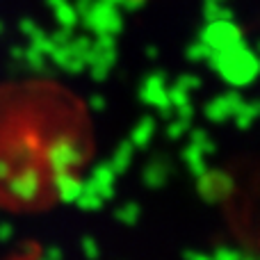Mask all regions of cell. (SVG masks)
Returning <instances> with one entry per match:
<instances>
[{
	"instance_id": "1",
	"label": "cell",
	"mask_w": 260,
	"mask_h": 260,
	"mask_svg": "<svg viewBox=\"0 0 260 260\" xmlns=\"http://www.w3.org/2000/svg\"><path fill=\"white\" fill-rule=\"evenodd\" d=\"M229 85L233 87H247L253 82L258 73V59L253 50L244 41L235 46H229L224 50H212L210 57L206 59Z\"/></svg>"
},
{
	"instance_id": "2",
	"label": "cell",
	"mask_w": 260,
	"mask_h": 260,
	"mask_svg": "<svg viewBox=\"0 0 260 260\" xmlns=\"http://www.w3.org/2000/svg\"><path fill=\"white\" fill-rule=\"evenodd\" d=\"M82 21H85L87 30L96 32V35H119L123 27L121 9L105 0H94L89 12L82 14Z\"/></svg>"
},
{
	"instance_id": "3",
	"label": "cell",
	"mask_w": 260,
	"mask_h": 260,
	"mask_svg": "<svg viewBox=\"0 0 260 260\" xmlns=\"http://www.w3.org/2000/svg\"><path fill=\"white\" fill-rule=\"evenodd\" d=\"M82 151L76 142L71 139H57L53 146L46 151V160H48L53 174H59V171H71L73 167H78L82 162Z\"/></svg>"
},
{
	"instance_id": "4",
	"label": "cell",
	"mask_w": 260,
	"mask_h": 260,
	"mask_svg": "<svg viewBox=\"0 0 260 260\" xmlns=\"http://www.w3.org/2000/svg\"><path fill=\"white\" fill-rule=\"evenodd\" d=\"M201 39L210 46V50H224L244 41L242 32L235 27L233 21H208L206 30L201 32Z\"/></svg>"
},
{
	"instance_id": "5",
	"label": "cell",
	"mask_w": 260,
	"mask_h": 260,
	"mask_svg": "<svg viewBox=\"0 0 260 260\" xmlns=\"http://www.w3.org/2000/svg\"><path fill=\"white\" fill-rule=\"evenodd\" d=\"M167 82L162 73H151V76L144 80L142 89H139V96H142L144 103L153 105L162 112V117L169 119L171 117V105H169V96H167Z\"/></svg>"
},
{
	"instance_id": "6",
	"label": "cell",
	"mask_w": 260,
	"mask_h": 260,
	"mask_svg": "<svg viewBox=\"0 0 260 260\" xmlns=\"http://www.w3.org/2000/svg\"><path fill=\"white\" fill-rule=\"evenodd\" d=\"M233 178L221 171H210L208 169L206 174L199 176V192L201 197L206 199L208 203H217L221 199H226L231 192H233Z\"/></svg>"
},
{
	"instance_id": "7",
	"label": "cell",
	"mask_w": 260,
	"mask_h": 260,
	"mask_svg": "<svg viewBox=\"0 0 260 260\" xmlns=\"http://www.w3.org/2000/svg\"><path fill=\"white\" fill-rule=\"evenodd\" d=\"M242 101L244 99L238 94V91H231V94L217 96L215 101H210V103L206 105V117L210 119V121H215V123L229 121V119H233L235 110L240 108V103H242Z\"/></svg>"
},
{
	"instance_id": "8",
	"label": "cell",
	"mask_w": 260,
	"mask_h": 260,
	"mask_svg": "<svg viewBox=\"0 0 260 260\" xmlns=\"http://www.w3.org/2000/svg\"><path fill=\"white\" fill-rule=\"evenodd\" d=\"M9 194H12L16 201L21 203H30L35 201V197L39 194V176H37V171H23V174L14 176L12 180H9Z\"/></svg>"
},
{
	"instance_id": "9",
	"label": "cell",
	"mask_w": 260,
	"mask_h": 260,
	"mask_svg": "<svg viewBox=\"0 0 260 260\" xmlns=\"http://www.w3.org/2000/svg\"><path fill=\"white\" fill-rule=\"evenodd\" d=\"M114 180H117L114 169L110 167V162H103V165H99L94 171H91V178L85 180V183L89 185V187H94L103 201H108V199H114V194H117Z\"/></svg>"
},
{
	"instance_id": "10",
	"label": "cell",
	"mask_w": 260,
	"mask_h": 260,
	"mask_svg": "<svg viewBox=\"0 0 260 260\" xmlns=\"http://www.w3.org/2000/svg\"><path fill=\"white\" fill-rule=\"evenodd\" d=\"M53 183H55V189H57V197L62 199L64 203H76V199L80 197V192H82V180L76 178L71 171L53 174Z\"/></svg>"
},
{
	"instance_id": "11",
	"label": "cell",
	"mask_w": 260,
	"mask_h": 260,
	"mask_svg": "<svg viewBox=\"0 0 260 260\" xmlns=\"http://www.w3.org/2000/svg\"><path fill=\"white\" fill-rule=\"evenodd\" d=\"M171 174V165L167 160H153L151 165L144 169V183L148 185V187L157 189L162 187V185L167 183V178H169Z\"/></svg>"
},
{
	"instance_id": "12",
	"label": "cell",
	"mask_w": 260,
	"mask_h": 260,
	"mask_svg": "<svg viewBox=\"0 0 260 260\" xmlns=\"http://www.w3.org/2000/svg\"><path fill=\"white\" fill-rule=\"evenodd\" d=\"M133 157H135V144L130 142V139H126V142L119 144V148L114 151L112 160H110V167L114 169V174H123V171L128 169L130 165H133Z\"/></svg>"
},
{
	"instance_id": "13",
	"label": "cell",
	"mask_w": 260,
	"mask_h": 260,
	"mask_svg": "<svg viewBox=\"0 0 260 260\" xmlns=\"http://www.w3.org/2000/svg\"><path fill=\"white\" fill-rule=\"evenodd\" d=\"M153 133H155V119L144 117L142 121L133 128V133H130V142L135 144V148H144L151 144Z\"/></svg>"
},
{
	"instance_id": "14",
	"label": "cell",
	"mask_w": 260,
	"mask_h": 260,
	"mask_svg": "<svg viewBox=\"0 0 260 260\" xmlns=\"http://www.w3.org/2000/svg\"><path fill=\"white\" fill-rule=\"evenodd\" d=\"M183 160L187 162V167H189V171H192L194 176H201V174H206L208 171V162H206V153L201 151V148H197L194 144H189L187 148L183 151Z\"/></svg>"
},
{
	"instance_id": "15",
	"label": "cell",
	"mask_w": 260,
	"mask_h": 260,
	"mask_svg": "<svg viewBox=\"0 0 260 260\" xmlns=\"http://www.w3.org/2000/svg\"><path fill=\"white\" fill-rule=\"evenodd\" d=\"M50 9L55 12V18H57V23L62 27L73 30V27L78 25V12H76V7H73L69 0H59V3H55Z\"/></svg>"
},
{
	"instance_id": "16",
	"label": "cell",
	"mask_w": 260,
	"mask_h": 260,
	"mask_svg": "<svg viewBox=\"0 0 260 260\" xmlns=\"http://www.w3.org/2000/svg\"><path fill=\"white\" fill-rule=\"evenodd\" d=\"M76 203H78V208H82V210H101L105 201L99 197V192H96L94 187H89V185L82 180V192H80V197L76 199Z\"/></svg>"
},
{
	"instance_id": "17",
	"label": "cell",
	"mask_w": 260,
	"mask_h": 260,
	"mask_svg": "<svg viewBox=\"0 0 260 260\" xmlns=\"http://www.w3.org/2000/svg\"><path fill=\"white\" fill-rule=\"evenodd\" d=\"M203 14L208 21H233V12L224 3H215V0H206Z\"/></svg>"
},
{
	"instance_id": "18",
	"label": "cell",
	"mask_w": 260,
	"mask_h": 260,
	"mask_svg": "<svg viewBox=\"0 0 260 260\" xmlns=\"http://www.w3.org/2000/svg\"><path fill=\"white\" fill-rule=\"evenodd\" d=\"M256 112H258L256 103H247V101H242V103H240V108L235 110V114H233V119H235V123H238V128L247 130L249 126H251L253 119H256Z\"/></svg>"
},
{
	"instance_id": "19",
	"label": "cell",
	"mask_w": 260,
	"mask_h": 260,
	"mask_svg": "<svg viewBox=\"0 0 260 260\" xmlns=\"http://www.w3.org/2000/svg\"><path fill=\"white\" fill-rule=\"evenodd\" d=\"M114 215H117V219L121 221V224L135 226L139 221V206L135 201H128V203H123V206H119Z\"/></svg>"
},
{
	"instance_id": "20",
	"label": "cell",
	"mask_w": 260,
	"mask_h": 260,
	"mask_svg": "<svg viewBox=\"0 0 260 260\" xmlns=\"http://www.w3.org/2000/svg\"><path fill=\"white\" fill-rule=\"evenodd\" d=\"M189 144H194L197 148H201L206 155H212V153H215V142H212L210 135L201 128H197V130L189 133Z\"/></svg>"
},
{
	"instance_id": "21",
	"label": "cell",
	"mask_w": 260,
	"mask_h": 260,
	"mask_svg": "<svg viewBox=\"0 0 260 260\" xmlns=\"http://www.w3.org/2000/svg\"><path fill=\"white\" fill-rule=\"evenodd\" d=\"M23 62H25L32 71H44L46 69V55L41 53L39 48L30 46V48H25V53H23Z\"/></svg>"
},
{
	"instance_id": "22",
	"label": "cell",
	"mask_w": 260,
	"mask_h": 260,
	"mask_svg": "<svg viewBox=\"0 0 260 260\" xmlns=\"http://www.w3.org/2000/svg\"><path fill=\"white\" fill-rule=\"evenodd\" d=\"M167 96H169V105L174 110L176 108H183V105H187V103H192V101H189V91L183 89V87H178V85L169 87V89H167Z\"/></svg>"
},
{
	"instance_id": "23",
	"label": "cell",
	"mask_w": 260,
	"mask_h": 260,
	"mask_svg": "<svg viewBox=\"0 0 260 260\" xmlns=\"http://www.w3.org/2000/svg\"><path fill=\"white\" fill-rule=\"evenodd\" d=\"M210 46L206 44L203 39H199L197 44H192L187 48V59H192V62H206L208 57H210Z\"/></svg>"
},
{
	"instance_id": "24",
	"label": "cell",
	"mask_w": 260,
	"mask_h": 260,
	"mask_svg": "<svg viewBox=\"0 0 260 260\" xmlns=\"http://www.w3.org/2000/svg\"><path fill=\"white\" fill-rule=\"evenodd\" d=\"M187 130H189V121H185V119H176L174 123L167 126V137L169 139H180Z\"/></svg>"
},
{
	"instance_id": "25",
	"label": "cell",
	"mask_w": 260,
	"mask_h": 260,
	"mask_svg": "<svg viewBox=\"0 0 260 260\" xmlns=\"http://www.w3.org/2000/svg\"><path fill=\"white\" fill-rule=\"evenodd\" d=\"M82 253H85L89 260H96L101 256V249H99V244H96L94 238H85V240H82Z\"/></svg>"
},
{
	"instance_id": "26",
	"label": "cell",
	"mask_w": 260,
	"mask_h": 260,
	"mask_svg": "<svg viewBox=\"0 0 260 260\" xmlns=\"http://www.w3.org/2000/svg\"><path fill=\"white\" fill-rule=\"evenodd\" d=\"M176 85L183 87V89H187V91H192V89H197V87L201 85V80H199V76H194V73H185V76L178 78Z\"/></svg>"
},
{
	"instance_id": "27",
	"label": "cell",
	"mask_w": 260,
	"mask_h": 260,
	"mask_svg": "<svg viewBox=\"0 0 260 260\" xmlns=\"http://www.w3.org/2000/svg\"><path fill=\"white\" fill-rule=\"evenodd\" d=\"M215 258H217V260H240V258H242V253H240L238 249L219 247V249L215 251Z\"/></svg>"
},
{
	"instance_id": "28",
	"label": "cell",
	"mask_w": 260,
	"mask_h": 260,
	"mask_svg": "<svg viewBox=\"0 0 260 260\" xmlns=\"http://www.w3.org/2000/svg\"><path fill=\"white\" fill-rule=\"evenodd\" d=\"M12 238H14V226L0 224V242H12Z\"/></svg>"
},
{
	"instance_id": "29",
	"label": "cell",
	"mask_w": 260,
	"mask_h": 260,
	"mask_svg": "<svg viewBox=\"0 0 260 260\" xmlns=\"http://www.w3.org/2000/svg\"><path fill=\"white\" fill-rule=\"evenodd\" d=\"M91 5H94V0H76V12H78V16H82V14H87L91 9Z\"/></svg>"
},
{
	"instance_id": "30",
	"label": "cell",
	"mask_w": 260,
	"mask_h": 260,
	"mask_svg": "<svg viewBox=\"0 0 260 260\" xmlns=\"http://www.w3.org/2000/svg\"><path fill=\"white\" fill-rule=\"evenodd\" d=\"M18 27H21V32H23V35H27V37H30V35H32V32H35V30H37L35 21H30V18H23V21H21V23H18Z\"/></svg>"
},
{
	"instance_id": "31",
	"label": "cell",
	"mask_w": 260,
	"mask_h": 260,
	"mask_svg": "<svg viewBox=\"0 0 260 260\" xmlns=\"http://www.w3.org/2000/svg\"><path fill=\"white\" fill-rule=\"evenodd\" d=\"M62 256H64V251L59 247H50V249H46V251H44V258L46 260H59Z\"/></svg>"
},
{
	"instance_id": "32",
	"label": "cell",
	"mask_w": 260,
	"mask_h": 260,
	"mask_svg": "<svg viewBox=\"0 0 260 260\" xmlns=\"http://www.w3.org/2000/svg\"><path fill=\"white\" fill-rule=\"evenodd\" d=\"M89 108L96 110V112H103V110H105V99H103V96H91Z\"/></svg>"
},
{
	"instance_id": "33",
	"label": "cell",
	"mask_w": 260,
	"mask_h": 260,
	"mask_svg": "<svg viewBox=\"0 0 260 260\" xmlns=\"http://www.w3.org/2000/svg\"><path fill=\"white\" fill-rule=\"evenodd\" d=\"M183 256L187 258V260H208L210 256H208V253H203V251H183Z\"/></svg>"
},
{
	"instance_id": "34",
	"label": "cell",
	"mask_w": 260,
	"mask_h": 260,
	"mask_svg": "<svg viewBox=\"0 0 260 260\" xmlns=\"http://www.w3.org/2000/svg\"><path fill=\"white\" fill-rule=\"evenodd\" d=\"M7 176H9V165H7V162L0 160V180H5Z\"/></svg>"
},
{
	"instance_id": "35",
	"label": "cell",
	"mask_w": 260,
	"mask_h": 260,
	"mask_svg": "<svg viewBox=\"0 0 260 260\" xmlns=\"http://www.w3.org/2000/svg\"><path fill=\"white\" fill-rule=\"evenodd\" d=\"M23 53H25V48H12V57L16 62H23Z\"/></svg>"
},
{
	"instance_id": "36",
	"label": "cell",
	"mask_w": 260,
	"mask_h": 260,
	"mask_svg": "<svg viewBox=\"0 0 260 260\" xmlns=\"http://www.w3.org/2000/svg\"><path fill=\"white\" fill-rule=\"evenodd\" d=\"M146 55H148V57H155L157 50H155V48H148V50H146Z\"/></svg>"
},
{
	"instance_id": "37",
	"label": "cell",
	"mask_w": 260,
	"mask_h": 260,
	"mask_svg": "<svg viewBox=\"0 0 260 260\" xmlns=\"http://www.w3.org/2000/svg\"><path fill=\"white\" fill-rule=\"evenodd\" d=\"M5 30V23H0V32H3Z\"/></svg>"
},
{
	"instance_id": "38",
	"label": "cell",
	"mask_w": 260,
	"mask_h": 260,
	"mask_svg": "<svg viewBox=\"0 0 260 260\" xmlns=\"http://www.w3.org/2000/svg\"><path fill=\"white\" fill-rule=\"evenodd\" d=\"M215 3H224V0H215Z\"/></svg>"
}]
</instances>
